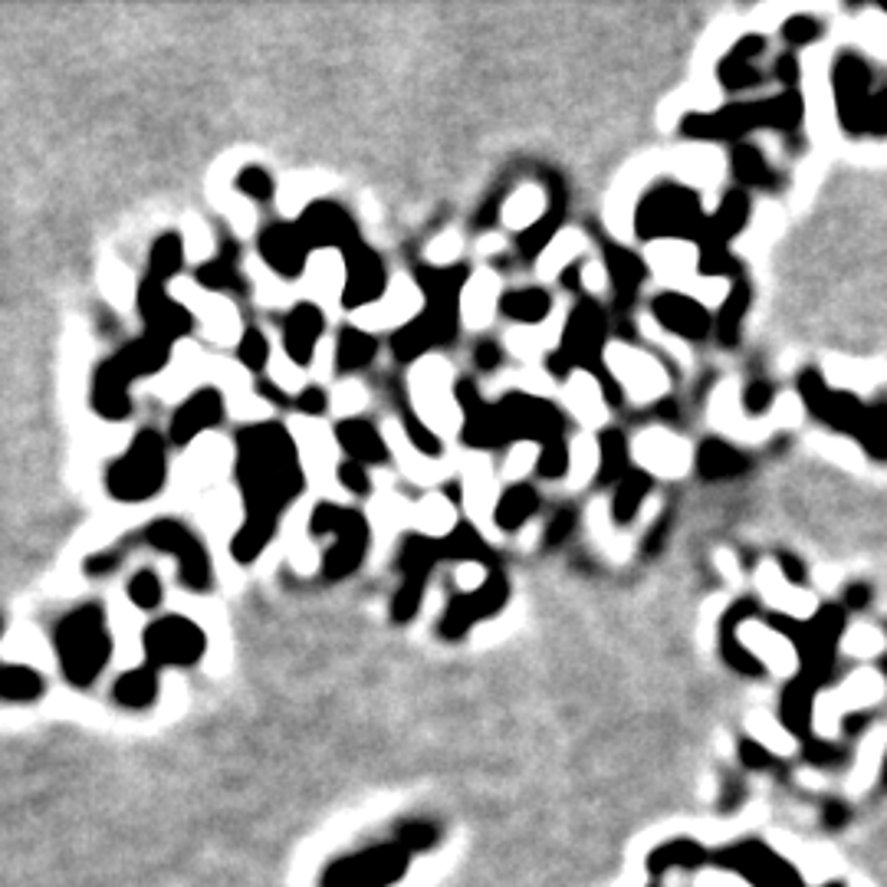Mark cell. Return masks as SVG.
<instances>
[{"label": "cell", "instance_id": "obj_1", "mask_svg": "<svg viewBox=\"0 0 887 887\" xmlns=\"http://www.w3.org/2000/svg\"><path fill=\"white\" fill-rule=\"evenodd\" d=\"M237 484L247 520L230 543V556L250 566L276 536L280 513L306 487L296 441L283 424L263 421L237 431Z\"/></svg>", "mask_w": 887, "mask_h": 887}, {"label": "cell", "instance_id": "obj_2", "mask_svg": "<svg viewBox=\"0 0 887 887\" xmlns=\"http://www.w3.org/2000/svg\"><path fill=\"white\" fill-rule=\"evenodd\" d=\"M171 359V342L155 339V336H141L138 342L118 349L115 355H109L92 378V408L95 414H102L105 421H125L132 414V398H128V385L138 378H148L155 372H161Z\"/></svg>", "mask_w": 887, "mask_h": 887}, {"label": "cell", "instance_id": "obj_3", "mask_svg": "<svg viewBox=\"0 0 887 887\" xmlns=\"http://www.w3.org/2000/svg\"><path fill=\"white\" fill-rule=\"evenodd\" d=\"M53 641H56L62 671L76 687L92 684L99 678V671L105 668L109 655H112V635H109V625H105V612L95 602L79 605L76 612H69L56 625Z\"/></svg>", "mask_w": 887, "mask_h": 887}, {"label": "cell", "instance_id": "obj_4", "mask_svg": "<svg viewBox=\"0 0 887 887\" xmlns=\"http://www.w3.org/2000/svg\"><path fill=\"white\" fill-rule=\"evenodd\" d=\"M168 477V457L164 441L158 431H138L128 444V451L109 464L105 470V490L118 503H145L151 500Z\"/></svg>", "mask_w": 887, "mask_h": 887}, {"label": "cell", "instance_id": "obj_5", "mask_svg": "<svg viewBox=\"0 0 887 887\" xmlns=\"http://www.w3.org/2000/svg\"><path fill=\"white\" fill-rule=\"evenodd\" d=\"M605 312L595 299H579L569 312V322L562 329L559 349L546 359V368L553 378H572V372L582 368V375H595L609 365L605 359Z\"/></svg>", "mask_w": 887, "mask_h": 887}, {"label": "cell", "instance_id": "obj_6", "mask_svg": "<svg viewBox=\"0 0 887 887\" xmlns=\"http://www.w3.org/2000/svg\"><path fill=\"white\" fill-rule=\"evenodd\" d=\"M309 533L319 539H326V536L332 539V546L322 559V572L329 582L349 579L362 566L368 543H372V530H368L365 516L359 510H349L339 503H316V510L309 516Z\"/></svg>", "mask_w": 887, "mask_h": 887}, {"label": "cell", "instance_id": "obj_7", "mask_svg": "<svg viewBox=\"0 0 887 887\" xmlns=\"http://www.w3.org/2000/svg\"><path fill=\"white\" fill-rule=\"evenodd\" d=\"M418 286H421V303H424V319L434 326L441 345L444 342H454L457 332H460V322H464V289L470 283L467 270L464 266H434V263H424L418 266L414 273Z\"/></svg>", "mask_w": 887, "mask_h": 887}, {"label": "cell", "instance_id": "obj_8", "mask_svg": "<svg viewBox=\"0 0 887 887\" xmlns=\"http://www.w3.org/2000/svg\"><path fill=\"white\" fill-rule=\"evenodd\" d=\"M701 227V204L684 187H655L635 214V230L645 240H684Z\"/></svg>", "mask_w": 887, "mask_h": 887}, {"label": "cell", "instance_id": "obj_9", "mask_svg": "<svg viewBox=\"0 0 887 887\" xmlns=\"http://www.w3.org/2000/svg\"><path fill=\"white\" fill-rule=\"evenodd\" d=\"M497 421L503 444H546L559 434H566L562 411L530 391H510L497 405Z\"/></svg>", "mask_w": 887, "mask_h": 887}, {"label": "cell", "instance_id": "obj_10", "mask_svg": "<svg viewBox=\"0 0 887 887\" xmlns=\"http://www.w3.org/2000/svg\"><path fill=\"white\" fill-rule=\"evenodd\" d=\"M145 543L158 553H168L178 566V582L187 592H207L214 585V566L201 546V539L178 520H155L145 530Z\"/></svg>", "mask_w": 887, "mask_h": 887}, {"label": "cell", "instance_id": "obj_11", "mask_svg": "<svg viewBox=\"0 0 887 887\" xmlns=\"http://www.w3.org/2000/svg\"><path fill=\"white\" fill-rule=\"evenodd\" d=\"M207 648L204 632L184 615H164L145 628V655L151 668H187L197 664Z\"/></svg>", "mask_w": 887, "mask_h": 887}, {"label": "cell", "instance_id": "obj_12", "mask_svg": "<svg viewBox=\"0 0 887 887\" xmlns=\"http://www.w3.org/2000/svg\"><path fill=\"white\" fill-rule=\"evenodd\" d=\"M507 599H510V582L503 579V572H490V579L477 592L457 595L447 605V612H444V618L437 625L441 638H447V641L464 638L477 622H487V618L500 615L503 605H507Z\"/></svg>", "mask_w": 887, "mask_h": 887}, {"label": "cell", "instance_id": "obj_13", "mask_svg": "<svg viewBox=\"0 0 887 887\" xmlns=\"http://www.w3.org/2000/svg\"><path fill=\"white\" fill-rule=\"evenodd\" d=\"M345 263V289H342V306L365 312L375 303H382L391 289H388V273L382 257L368 247V243H355L352 250L342 253Z\"/></svg>", "mask_w": 887, "mask_h": 887}, {"label": "cell", "instance_id": "obj_14", "mask_svg": "<svg viewBox=\"0 0 887 887\" xmlns=\"http://www.w3.org/2000/svg\"><path fill=\"white\" fill-rule=\"evenodd\" d=\"M296 227L303 230V237H306V243L312 247V250H319V253H345V250H352L355 243H362L359 240V227H355V220L349 217V211H342L339 204H332V201H312L306 211H303V217L296 220Z\"/></svg>", "mask_w": 887, "mask_h": 887}, {"label": "cell", "instance_id": "obj_15", "mask_svg": "<svg viewBox=\"0 0 887 887\" xmlns=\"http://www.w3.org/2000/svg\"><path fill=\"white\" fill-rule=\"evenodd\" d=\"M138 312L145 319V336H155V339H164V342H178L191 332L194 319H191V309L181 306L161 283L155 280H145L141 289H138Z\"/></svg>", "mask_w": 887, "mask_h": 887}, {"label": "cell", "instance_id": "obj_16", "mask_svg": "<svg viewBox=\"0 0 887 887\" xmlns=\"http://www.w3.org/2000/svg\"><path fill=\"white\" fill-rule=\"evenodd\" d=\"M454 401H457V411L464 418L460 437H464V444L470 451H497V447H503V434H500V421H497V405H487L474 382H467V378L457 382Z\"/></svg>", "mask_w": 887, "mask_h": 887}, {"label": "cell", "instance_id": "obj_17", "mask_svg": "<svg viewBox=\"0 0 887 887\" xmlns=\"http://www.w3.org/2000/svg\"><path fill=\"white\" fill-rule=\"evenodd\" d=\"M257 247H260L263 263L273 273H280L283 280L303 276L306 266H309V253H312V247L306 243V237H303V230L296 224H270V227H263Z\"/></svg>", "mask_w": 887, "mask_h": 887}, {"label": "cell", "instance_id": "obj_18", "mask_svg": "<svg viewBox=\"0 0 887 887\" xmlns=\"http://www.w3.org/2000/svg\"><path fill=\"white\" fill-rule=\"evenodd\" d=\"M224 421V395L217 388H197L187 401L178 405L174 418H171V441L178 447L191 444L197 434H204L207 428H217Z\"/></svg>", "mask_w": 887, "mask_h": 887}, {"label": "cell", "instance_id": "obj_19", "mask_svg": "<svg viewBox=\"0 0 887 887\" xmlns=\"http://www.w3.org/2000/svg\"><path fill=\"white\" fill-rule=\"evenodd\" d=\"M326 332V316L316 303H299L289 309L283 322V352L296 365H309L316 355V345Z\"/></svg>", "mask_w": 887, "mask_h": 887}, {"label": "cell", "instance_id": "obj_20", "mask_svg": "<svg viewBox=\"0 0 887 887\" xmlns=\"http://www.w3.org/2000/svg\"><path fill=\"white\" fill-rule=\"evenodd\" d=\"M451 388H447V375H444V365L441 362H421L418 365V375H414V401H418V411L424 418V424H441V428H451L454 418H457V408L451 405Z\"/></svg>", "mask_w": 887, "mask_h": 887}, {"label": "cell", "instance_id": "obj_21", "mask_svg": "<svg viewBox=\"0 0 887 887\" xmlns=\"http://www.w3.org/2000/svg\"><path fill=\"white\" fill-rule=\"evenodd\" d=\"M609 368H615V378H622V388H628L635 398H655L664 391V372L661 365L635 349H612L609 352Z\"/></svg>", "mask_w": 887, "mask_h": 887}, {"label": "cell", "instance_id": "obj_22", "mask_svg": "<svg viewBox=\"0 0 887 887\" xmlns=\"http://www.w3.org/2000/svg\"><path fill=\"white\" fill-rule=\"evenodd\" d=\"M336 441L349 454V460H355L362 467H382L391 460L388 441L382 437V431L368 418H342L336 424Z\"/></svg>", "mask_w": 887, "mask_h": 887}, {"label": "cell", "instance_id": "obj_23", "mask_svg": "<svg viewBox=\"0 0 887 887\" xmlns=\"http://www.w3.org/2000/svg\"><path fill=\"white\" fill-rule=\"evenodd\" d=\"M651 309H655V319H658L664 329H671V332H678V336H684V339H704L707 329H710L707 309H704L701 303H694L691 296H681V293H661V296H655Z\"/></svg>", "mask_w": 887, "mask_h": 887}, {"label": "cell", "instance_id": "obj_24", "mask_svg": "<svg viewBox=\"0 0 887 887\" xmlns=\"http://www.w3.org/2000/svg\"><path fill=\"white\" fill-rule=\"evenodd\" d=\"M549 197H553V204L546 207L543 220H536L533 227L520 230L516 247H520V257H526V260H533V257L546 253V250H549V247L559 240L556 234H559V227H562V217H566V191H562V184H559V181H553Z\"/></svg>", "mask_w": 887, "mask_h": 887}, {"label": "cell", "instance_id": "obj_25", "mask_svg": "<svg viewBox=\"0 0 887 887\" xmlns=\"http://www.w3.org/2000/svg\"><path fill=\"white\" fill-rule=\"evenodd\" d=\"M536 510H539V493H536V487L526 484V480H520V484H510V487L497 497V503H493V523H497V530L513 533V530L526 526V520H533Z\"/></svg>", "mask_w": 887, "mask_h": 887}, {"label": "cell", "instance_id": "obj_26", "mask_svg": "<svg viewBox=\"0 0 887 887\" xmlns=\"http://www.w3.org/2000/svg\"><path fill=\"white\" fill-rule=\"evenodd\" d=\"M500 312L520 326H543L553 312V296L543 286H520L507 289L500 299Z\"/></svg>", "mask_w": 887, "mask_h": 887}, {"label": "cell", "instance_id": "obj_27", "mask_svg": "<svg viewBox=\"0 0 887 887\" xmlns=\"http://www.w3.org/2000/svg\"><path fill=\"white\" fill-rule=\"evenodd\" d=\"M378 355V339L362 329V326H345L339 336H336V355H332V365L339 375H352L359 368H365L372 359Z\"/></svg>", "mask_w": 887, "mask_h": 887}, {"label": "cell", "instance_id": "obj_28", "mask_svg": "<svg viewBox=\"0 0 887 887\" xmlns=\"http://www.w3.org/2000/svg\"><path fill=\"white\" fill-rule=\"evenodd\" d=\"M635 454H638L641 464H648L651 470L668 474V477H674L687 464V451L681 447V441L664 434V431H648L645 437H638Z\"/></svg>", "mask_w": 887, "mask_h": 887}, {"label": "cell", "instance_id": "obj_29", "mask_svg": "<svg viewBox=\"0 0 887 887\" xmlns=\"http://www.w3.org/2000/svg\"><path fill=\"white\" fill-rule=\"evenodd\" d=\"M605 270H609V280H612V286H615L622 306L628 303V296L638 293V286H641L645 276H648V266H645L632 250L615 247V243L605 247Z\"/></svg>", "mask_w": 887, "mask_h": 887}, {"label": "cell", "instance_id": "obj_30", "mask_svg": "<svg viewBox=\"0 0 887 887\" xmlns=\"http://www.w3.org/2000/svg\"><path fill=\"white\" fill-rule=\"evenodd\" d=\"M500 286L493 273H477L467 289H464V322L470 326H487L493 312H500Z\"/></svg>", "mask_w": 887, "mask_h": 887}, {"label": "cell", "instance_id": "obj_31", "mask_svg": "<svg viewBox=\"0 0 887 887\" xmlns=\"http://www.w3.org/2000/svg\"><path fill=\"white\" fill-rule=\"evenodd\" d=\"M434 345H441V339H437L434 326L424 319V312L414 316L411 322H401V326L395 329V336H391V352H395V359H401V362H418V359H424Z\"/></svg>", "mask_w": 887, "mask_h": 887}, {"label": "cell", "instance_id": "obj_32", "mask_svg": "<svg viewBox=\"0 0 887 887\" xmlns=\"http://www.w3.org/2000/svg\"><path fill=\"white\" fill-rule=\"evenodd\" d=\"M599 484H612V480H625L628 477V441L618 428H605L599 434Z\"/></svg>", "mask_w": 887, "mask_h": 887}, {"label": "cell", "instance_id": "obj_33", "mask_svg": "<svg viewBox=\"0 0 887 887\" xmlns=\"http://www.w3.org/2000/svg\"><path fill=\"white\" fill-rule=\"evenodd\" d=\"M454 500H447V497H437V493H431V497H424L421 503H418V533L421 536H431V539H437V543H444L454 530H457V523H454Z\"/></svg>", "mask_w": 887, "mask_h": 887}, {"label": "cell", "instance_id": "obj_34", "mask_svg": "<svg viewBox=\"0 0 887 887\" xmlns=\"http://www.w3.org/2000/svg\"><path fill=\"white\" fill-rule=\"evenodd\" d=\"M237 257H240V250L237 247H227L220 257L201 263L197 266V283L204 289H211V293H234V289H240L243 280H240V270H237Z\"/></svg>", "mask_w": 887, "mask_h": 887}, {"label": "cell", "instance_id": "obj_35", "mask_svg": "<svg viewBox=\"0 0 887 887\" xmlns=\"http://www.w3.org/2000/svg\"><path fill=\"white\" fill-rule=\"evenodd\" d=\"M155 694H158V678H155L151 664L135 668L115 681V701L125 707H148L155 701Z\"/></svg>", "mask_w": 887, "mask_h": 887}, {"label": "cell", "instance_id": "obj_36", "mask_svg": "<svg viewBox=\"0 0 887 887\" xmlns=\"http://www.w3.org/2000/svg\"><path fill=\"white\" fill-rule=\"evenodd\" d=\"M184 263V247H181V237L178 234H161L151 247V257H148V280L155 283H168Z\"/></svg>", "mask_w": 887, "mask_h": 887}, {"label": "cell", "instance_id": "obj_37", "mask_svg": "<svg viewBox=\"0 0 887 887\" xmlns=\"http://www.w3.org/2000/svg\"><path fill=\"white\" fill-rule=\"evenodd\" d=\"M487 553H490L487 539H484L480 530L470 526V523H457V530L444 539V556H447V559H460V562L484 566V562L490 559Z\"/></svg>", "mask_w": 887, "mask_h": 887}, {"label": "cell", "instance_id": "obj_38", "mask_svg": "<svg viewBox=\"0 0 887 887\" xmlns=\"http://www.w3.org/2000/svg\"><path fill=\"white\" fill-rule=\"evenodd\" d=\"M648 490H651L648 474H645V470H628V477H625V480L618 484V490H615V520H618V523L635 520L638 510H641V500L648 497Z\"/></svg>", "mask_w": 887, "mask_h": 887}, {"label": "cell", "instance_id": "obj_39", "mask_svg": "<svg viewBox=\"0 0 887 887\" xmlns=\"http://www.w3.org/2000/svg\"><path fill=\"white\" fill-rule=\"evenodd\" d=\"M401 428H405V437H408V444H411V451L421 457V460H437L441 454H444V444H441V437L424 424V418L421 414H414V411H405V418H401Z\"/></svg>", "mask_w": 887, "mask_h": 887}, {"label": "cell", "instance_id": "obj_40", "mask_svg": "<svg viewBox=\"0 0 887 887\" xmlns=\"http://www.w3.org/2000/svg\"><path fill=\"white\" fill-rule=\"evenodd\" d=\"M43 694V678L33 668L23 664H7L3 668V697L7 701H36Z\"/></svg>", "mask_w": 887, "mask_h": 887}, {"label": "cell", "instance_id": "obj_41", "mask_svg": "<svg viewBox=\"0 0 887 887\" xmlns=\"http://www.w3.org/2000/svg\"><path fill=\"white\" fill-rule=\"evenodd\" d=\"M569 401L579 411V418L595 421L602 414L605 395H602V388H599V382L592 375H582V378L576 375V378H569Z\"/></svg>", "mask_w": 887, "mask_h": 887}, {"label": "cell", "instance_id": "obj_42", "mask_svg": "<svg viewBox=\"0 0 887 887\" xmlns=\"http://www.w3.org/2000/svg\"><path fill=\"white\" fill-rule=\"evenodd\" d=\"M569 467H572V451H569V444H566V434H559V437L539 444V464H536V474H539L543 480H559V477L569 474Z\"/></svg>", "mask_w": 887, "mask_h": 887}, {"label": "cell", "instance_id": "obj_43", "mask_svg": "<svg viewBox=\"0 0 887 887\" xmlns=\"http://www.w3.org/2000/svg\"><path fill=\"white\" fill-rule=\"evenodd\" d=\"M237 355L250 372H263L270 365V339L260 329H247L237 342Z\"/></svg>", "mask_w": 887, "mask_h": 887}, {"label": "cell", "instance_id": "obj_44", "mask_svg": "<svg viewBox=\"0 0 887 887\" xmlns=\"http://www.w3.org/2000/svg\"><path fill=\"white\" fill-rule=\"evenodd\" d=\"M125 592H128V599L141 609V612H151V609H158L161 605V582H158V576L155 572H148V569H141L138 576H132L128 579V585H125Z\"/></svg>", "mask_w": 887, "mask_h": 887}, {"label": "cell", "instance_id": "obj_45", "mask_svg": "<svg viewBox=\"0 0 887 887\" xmlns=\"http://www.w3.org/2000/svg\"><path fill=\"white\" fill-rule=\"evenodd\" d=\"M234 187H237L243 197H250V201H270L273 191H276L270 171H263V168H257V164H247V168L237 174Z\"/></svg>", "mask_w": 887, "mask_h": 887}, {"label": "cell", "instance_id": "obj_46", "mask_svg": "<svg viewBox=\"0 0 887 887\" xmlns=\"http://www.w3.org/2000/svg\"><path fill=\"white\" fill-rule=\"evenodd\" d=\"M336 480H339V487H345L352 497H368V493H372L368 467H362V464H355V460H339V464H336Z\"/></svg>", "mask_w": 887, "mask_h": 887}, {"label": "cell", "instance_id": "obj_47", "mask_svg": "<svg viewBox=\"0 0 887 887\" xmlns=\"http://www.w3.org/2000/svg\"><path fill=\"white\" fill-rule=\"evenodd\" d=\"M701 467L707 477H720V474H730L737 467V454H730L724 444H704L701 451Z\"/></svg>", "mask_w": 887, "mask_h": 887}, {"label": "cell", "instance_id": "obj_48", "mask_svg": "<svg viewBox=\"0 0 887 887\" xmlns=\"http://www.w3.org/2000/svg\"><path fill=\"white\" fill-rule=\"evenodd\" d=\"M326 408H329V395H326V388H319V385H306V388H299V391H296L293 411H299L303 418H319V414H326Z\"/></svg>", "mask_w": 887, "mask_h": 887}, {"label": "cell", "instance_id": "obj_49", "mask_svg": "<svg viewBox=\"0 0 887 887\" xmlns=\"http://www.w3.org/2000/svg\"><path fill=\"white\" fill-rule=\"evenodd\" d=\"M474 362H477V368H480V372H497V368L503 365V349H500V342H493V339L477 342V349H474Z\"/></svg>", "mask_w": 887, "mask_h": 887}, {"label": "cell", "instance_id": "obj_50", "mask_svg": "<svg viewBox=\"0 0 887 887\" xmlns=\"http://www.w3.org/2000/svg\"><path fill=\"white\" fill-rule=\"evenodd\" d=\"M572 526H576V513L566 507V510H559L553 520H549V526H546V543L549 546H559L569 533H572Z\"/></svg>", "mask_w": 887, "mask_h": 887}, {"label": "cell", "instance_id": "obj_51", "mask_svg": "<svg viewBox=\"0 0 887 887\" xmlns=\"http://www.w3.org/2000/svg\"><path fill=\"white\" fill-rule=\"evenodd\" d=\"M257 391H260V398H266V401L276 405V408H293V401H296V395H289L286 385H276V382H270V378H260V382H257Z\"/></svg>", "mask_w": 887, "mask_h": 887}, {"label": "cell", "instance_id": "obj_52", "mask_svg": "<svg viewBox=\"0 0 887 887\" xmlns=\"http://www.w3.org/2000/svg\"><path fill=\"white\" fill-rule=\"evenodd\" d=\"M118 562H122V553H115V549H109V553H95V556H89V559H86V572L99 579V576H109V572H112Z\"/></svg>", "mask_w": 887, "mask_h": 887}]
</instances>
